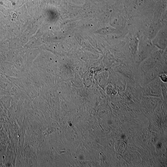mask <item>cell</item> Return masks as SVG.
I'll use <instances>...</instances> for the list:
<instances>
[{"label": "cell", "instance_id": "cell-1", "mask_svg": "<svg viewBox=\"0 0 167 167\" xmlns=\"http://www.w3.org/2000/svg\"><path fill=\"white\" fill-rule=\"evenodd\" d=\"M159 77L162 82L164 83L167 82V75L165 74H162L159 75Z\"/></svg>", "mask_w": 167, "mask_h": 167}, {"label": "cell", "instance_id": "cell-2", "mask_svg": "<svg viewBox=\"0 0 167 167\" xmlns=\"http://www.w3.org/2000/svg\"><path fill=\"white\" fill-rule=\"evenodd\" d=\"M144 2V0H137V5L141 6L143 5Z\"/></svg>", "mask_w": 167, "mask_h": 167}]
</instances>
